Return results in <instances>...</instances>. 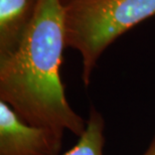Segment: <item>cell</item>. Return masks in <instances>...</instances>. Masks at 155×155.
Listing matches in <instances>:
<instances>
[{
  "label": "cell",
  "instance_id": "6da1fadb",
  "mask_svg": "<svg viewBox=\"0 0 155 155\" xmlns=\"http://www.w3.org/2000/svg\"><path fill=\"white\" fill-rule=\"evenodd\" d=\"M64 12L58 0H36L20 42L0 57V99L26 123L80 137L87 123L71 108L61 79Z\"/></svg>",
  "mask_w": 155,
  "mask_h": 155
},
{
  "label": "cell",
  "instance_id": "7a4b0ae2",
  "mask_svg": "<svg viewBox=\"0 0 155 155\" xmlns=\"http://www.w3.org/2000/svg\"><path fill=\"white\" fill-rule=\"evenodd\" d=\"M152 16L155 0H89L66 8V45L82 57L85 86H89L96 64L108 46Z\"/></svg>",
  "mask_w": 155,
  "mask_h": 155
},
{
  "label": "cell",
  "instance_id": "3957f363",
  "mask_svg": "<svg viewBox=\"0 0 155 155\" xmlns=\"http://www.w3.org/2000/svg\"><path fill=\"white\" fill-rule=\"evenodd\" d=\"M63 136L26 123L0 100V155H58Z\"/></svg>",
  "mask_w": 155,
  "mask_h": 155
},
{
  "label": "cell",
  "instance_id": "277c9868",
  "mask_svg": "<svg viewBox=\"0 0 155 155\" xmlns=\"http://www.w3.org/2000/svg\"><path fill=\"white\" fill-rule=\"evenodd\" d=\"M36 0H0V57L13 51L35 14Z\"/></svg>",
  "mask_w": 155,
  "mask_h": 155
},
{
  "label": "cell",
  "instance_id": "5b68a950",
  "mask_svg": "<svg viewBox=\"0 0 155 155\" xmlns=\"http://www.w3.org/2000/svg\"><path fill=\"white\" fill-rule=\"evenodd\" d=\"M86 129L79 137V141L72 149L63 155H104V127L103 116L95 108H91Z\"/></svg>",
  "mask_w": 155,
  "mask_h": 155
},
{
  "label": "cell",
  "instance_id": "8992f818",
  "mask_svg": "<svg viewBox=\"0 0 155 155\" xmlns=\"http://www.w3.org/2000/svg\"><path fill=\"white\" fill-rule=\"evenodd\" d=\"M58 1H60V3L64 6V8H67V7H70V6H72V5L78 4V3L89 1V0H58Z\"/></svg>",
  "mask_w": 155,
  "mask_h": 155
},
{
  "label": "cell",
  "instance_id": "52a82bcc",
  "mask_svg": "<svg viewBox=\"0 0 155 155\" xmlns=\"http://www.w3.org/2000/svg\"><path fill=\"white\" fill-rule=\"evenodd\" d=\"M144 155H155V137L151 142L149 148L147 149L146 152L144 153Z\"/></svg>",
  "mask_w": 155,
  "mask_h": 155
}]
</instances>
